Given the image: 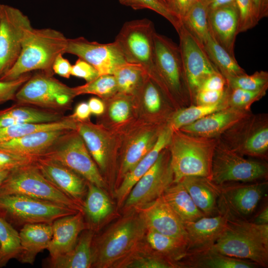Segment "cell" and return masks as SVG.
Here are the masks:
<instances>
[{
  "label": "cell",
  "instance_id": "63",
  "mask_svg": "<svg viewBox=\"0 0 268 268\" xmlns=\"http://www.w3.org/2000/svg\"><path fill=\"white\" fill-rule=\"evenodd\" d=\"M164 4H165L167 6L168 4V3L169 1V0H161ZM168 7V6H167Z\"/></svg>",
  "mask_w": 268,
  "mask_h": 268
},
{
  "label": "cell",
  "instance_id": "44",
  "mask_svg": "<svg viewBox=\"0 0 268 268\" xmlns=\"http://www.w3.org/2000/svg\"><path fill=\"white\" fill-rule=\"evenodd\" d=\"M227 86L249 91H260L268 89V72L257 71L251 75L247 73L226 79Z\"/></svg>",
  "mask_w": 268,
  "mask_h": 268
},
{
  "label": "cell",
  "instance_id": "43",
  "mask_svg": "<svg viewBox=\"0 0 268 268\" xmlns=\"http://www.w3.org/2000/svg\"><path fill=\"white\" fill-rule=\"evenodd\" d=\"M267 91H249L232 88L227 86L225 98L228 107L244 111H251L252 104L265 96Z\"/></svg>",
  "mask_w": 268,
  "mask_h": 268
},
{
  "label": "cell",
  "instance_id": "8",
  "mask_svg": "<svg viewBox=\"0 0 268 268\" xmlns=\"http://www.w3.org/2000/svg\"><path fill=\"white\" fill-rule=\"evenodd\" d=\"M217 138L237 153L266 161L268 155V115L252 113Z\"/></svg>",
  "mask_w": 268,
  "mask_h": 268
},
{
  "label": "cell",
  "instance_id": "16",
  "mask_svg": "<svg viewBox=\"0 0 268 268\" xmlns=\"http://www.w3.org/2000/svg\"><path fill=\"white\" fill-rule=\"evenodd\" d=\"M177 33L191 105H194L196 95L202 83L209 76L219 71L208 59L201 44L182 24Z\"/></svg>",
  "mask_w": 268,
  "mask_h": 268
},
{
  "label": "cell",
  "instance_id": "50",
  "mask_svg": "<svg viewBox=\"0 0 268 268\" xmlns=\"http://www.w3.org/2000/svg\"><path fill=\"white\" fill-rule=\"evenodd\" d=\"M37 158L0 151V170L11 171L33 164Z\"/></svg>",
  "mask_w": 268,
  "mask_h": 268
},
{
  "label": "cell",
  "instance_id": "34",
  "mask_svg": "<svg viewBox=\"0 0 268 268\" xmlns=\"http://www.w3.org/2000/svg\"><path fill=\"white\" fill-rule=\"evenodd\" d=\"M77 121L70 117L54 122L21 124L0 128V142L19 138L33 133L57 130H76Z\"/></svg>",
  "mask_w": 268,
  "mask_h": 268
},
{
  "label": "cell",
  "instance_id": "19",
  "mask_svg": "<svg viewBox=\"0 0 268 268\" xmlns=\"http://www.w3.org/2000/svg\"><path fill=\"white\" fill-rule=\"evenodd\" d=\"M35 164L50 183L82 206V199L87 191V183L84 178L48 157L38 158Z\"/></svg>",
  "mask_w": 268,
  "mask_h": 268
},
{
  "label": "cell",
  "instance_id": "52",
  "mask_svg": "<svg viewBox=\"0 0 268 268\" xmlns=\"http://www.w3.org/2000/svg\"><path fill=\"white\" fill-rule=\"evenodd\" d=\"M71 75L83 78L88 82L99 75L92 66L85 61L78 58L75 64L72 65Z\"/></svg>",
  "mask_w": 268,
  "mask_h": 268
},
{
  "label": "cell",
  "instance_id": "46",
  "mask_svg": "<svg viewBox=\"0 0 268 268\" xmlns=\"http://www.w3.org/2000/svg\"><path fill=\"white\" fill-rule=\"evenodd\" d=\"M119 266L126 268H175V264L165 256L154 251L150 254H134Z\"/></svg>",
  "mask_w": 268,
  "mask_h": 268
},
{
  "label": "cell",
  "instance_id": "53",
  "mask_svg": "<svg viewBox=\"0 0 268 268\" xmlns=\"http://www.w3.org/2000/svg\"><path fill=\"white\" fill-rule=\"evenodd\" d=\"M226 89L223 91L199 90L196 95L194 105H209L216 104L224 98Z\"/></svg>",
  "mask_w": 268,
  "mask_h": 268
},
{
  "label": "cell",
  "instance_id": "7",
  "mask_svg": "<svg viewBox=\"0 0 268 268\" xmlns=\"http://www.w3.org/2000/svg\"><path fill=\"white\" fill-rule=\"evenodd\" d=\"M156 69L167 96L191 105L180 48L170 39L156 32L154 35Z\"/></svg>",
  "mask_w": 268,
  "mask_h": 268
},
{
  "label": "cell",
  "instance_id": "64",
  "mask_svg": "<svg viewBox=\"0 0 268 268\" xmlns=\"http://www.w3.org/2000/svg\"><path fill=\"white\" fill-rule=\"evenodd\" d=\"M2 5H3L2 4H0V18L1 13L2 11Z\"/></svg>",
  "mask_w": 268,
  "mask_h": 268
},
{
  "label": "cell",
  "instance_id": "1",
  "mask_svg": "<svg viewBox=\"0 0 268 268\" xmlns=\"http://www.w3.org/2000/svg\"><path fill=\"white\" fill-rule=\"evenodd\" d=\"M67 39L57 30L33 27L26 35L17 61L0 80H14L37 70L53 72L54 62L59 55L65 53Z\"/></svg>",
  "mask_w": 268,
  "mask_h": 268
},
{
  "label": "cell",
  "instance_id": "2",
  "mask_svg": "<svg viewBox=\"0 0 268 268\" xmlns=\"http://www.w3.org/2000/svg\"><path fill=\"white\" fill-rule=\"evenodd\" d=\"M211 249L229 257L268 266V224L249 220L227 219L226 225Z\"/></svg>",
  "mask_w": 268,
  "mask_h": 268
},
{
  "label": "cell",
  "instance_id": "20",
  "mask_svg": "<svg viewBox=\"0 0 268 268\" xmlns=\"http://www.w3.org/2000/svg\"><path fill=\"white\" fill-rule=\"evenodd\" d=\"M252 113L227 107L212 113L180 129L182 132L197 136L218 138L241 120Z\"/></svg>",
  "mask_w": 268,
  "mask_h": 268
},
{
  "label": "cell",
  "instance_id": "25",
  "mask_svg": "<svg viewBox=\"0 0 268 268\" xmlns=\"http://www.w3.org/2000/svg\"><path fill=\"white\" fill-rule=\"evenodd\" d=\"M173 130L167 125L160 131L157 139L152 148L130 172L115 191L118 203L124 202L133 186L137 181L153 166L161 152L170 144Z\"/></svg>",
  "mask_w": 268,
  "mask_h": 268
},
{
  "label": "cell",
  "instance_id": "36",
  "mask_svg": "<svg viewBox=\"0 0 268 268\" xmlns=\"http://www.w3.org/2000/svg\"><path fill=\"white\" fill-rule=\"evenodd\" d=\"M113 75L116 79L118 93L127 95L139 92L149 77L142 66L129 63L118 67Z\"/></svg>",
  "mask_w": 268,
  "mask_h": 268
},
{
  "label": "cell",
  "instance_id": "4",
  "mask_svg": "<svg viewBox=\"0 0 268 268\" xmlns=\"http://www.w3.org/2000/svg\"><path fill=\"white\" fill-rule=\"evenodd\" d=\"M146 229L138 214H131L119 220L95 243L92 242V266L100 268L116 266L134 252Z\"/></svg>",
  "mask_w": 268,
  "mask_h": 268
},
{
  "label": "cell",
  "instance_id": "35",
  "mask_svg": "<svg viewBox=\"0 0 268 268\" xmlns=\"http://www.w3.org/2000/svg\"><path fill=\"white\" fill-rule=\"evenodd\" d=\"M146 231V241L150 248L169 259L175 266V263L187 253L186 240L150 229H147Z\"/></svg>",
  "mask_w": 268,
  "mask_h": 268
},
{
  "label": "cell",
  "instance_id": "6",
  "mask_svg": "<svg viewBox=\"0 0 268 268\" xmlns=\"http://www.w3.org/2000/svg\"><path fill=\"white\" fill-rule=\"evenodd\" d=\"M79 211L53 202L18 194L0 195V217L12 226L52 223Z\"/></svg>",
  "mask_w": 268,
  "mask_h": 268
},
{
  "label": "cell",
  "instance_id": "22",
  "mask_svg": "<svg viewBox=\"0 0 268 268\" xmlns=\"http://www.w3.org/2000/svg\"><path fill=\"white\" fill-rule=\"evenodd\" d=\"M69 131L57 130L30 134L0 142V151L39 158L44 155Z\"/></svg>",
  "mask_w": 268,
  "mask_h": 268
},
{
  "label": "cell",
  "instance_id": "3",
  "mask_svg": "<svg viewBox=\"0 0 268 268\" xmlns=\"http://www.w3.org/2000/svg\"><path fill=\"white\" fill-rule=\"evenodd\" d=\"M217 141V138L197 136L180 130L173 131L168 148L174 183H178L183 178L189 176L208 178Z\"/></svg>",
  "mask_w": 268,
  "mask_h": 268
},
{
  "label": "cell",
  "instance_id": "27",
  "mask_svg": "<svg viewBox=\"0 0 268 268\" xmlns=\"http://www.w3.org/2000/svg\"><path fill=\"white\" fill-rule=\"evenodd\" d=\"M180 182L205 216L218 214L217 201L219 190L218 185L212 183L207 178L199 176L186 177Z\"/></svg>",
  "mask_w": 268,
  "mask_h": 268
},
{
  "label": "cell",
  "instance_id": "39",
  "mask_svg": "<svg viewBox=\"0 0 268 268\" xmlns=\"http://www.w3.org/2000/svg\"><path fill=\"white\" fill-rule=\"evenodd\" d=\"M227 107L225 95L222 100L214 104L191 105L176 110L169 118L167 125L173 131L179 130L212 113Z\"/></svg>",
  "mask_w": 268,
  "mask_h": 268
},
{
  "label": "cell",
  "instance_id": "37",
  "mask_svg": "<svg viewBox=\"0 0 268 268\" xmlns=\"http://www.w3.org/2000/svg\"><path fill=\"white\" fill-rule=\"evenodd\" d=\"M87 191L82 209L90 221L98 224L112 211L111 201L101 188L87 182Z\"/></svg>",
  "mask_w": 268,
  "mask_h": 268
},
{
  "label": "cell",
  "instance_id": "51",
  "mask_svg": "<svg viewBox=\"0 0 268 268\" xmlns=\"http://www.w3.org/2000/svg\"><path fill=\"white\" fill-rule=\"evenodd\" d=\"M30 76L29 73H26L12 80H0V104L14 100L17 92Z\"/></svg>",
  "mask_w": 268,
  "mask_h": 268
},
{
  "label": "cell",
  "instance_id": "11",
  "mask_svg": "<svg viewBox=\"0 0 268 268\" xmlns=\"http://www.w3.org/2000/svg\"><path fill=\"white\" fill-rule=\"evenodd\" d=\"M52 73L42 71L30 76L18 90L14 100L18 104L49 109L66 107L75 97L73 87L54 78Z\"/></svg>",
  "mask_w": 268,
  "mask_h": 268
},
{
  "label": "cell",
  "instance_id": "26",
  "mask_svg": "<svg viewBox=\"0 0 268 268\" xmlns=\"http://www.w3.org/2000/svg\"><path fill=\"white\" fill-rule=\"evenodd\" d=\"M19 235L21 250L17 259L23 264H33L38 254L47 249L52 238V223L26 224Z\"/></svg>",
  "mask_w": 268,
  "mask_h": 268
},
{
  "label": "cell",
  "instance_id": "21",
  "mask_svg": "<svg viewBox=\"0 0 268 268\" xmlns=\"http://www.w3.org/2000/svg\"><path fill=\"white\" fill-rule=\"evenodd\" d=\"M227 218L218 214L203 216L198 220L184 223L187 233V253L209 250L224 229Z\"/></svg>",
  "mask_w": 268,
  "mask_h": 268
},
{
  "label": "cell",
  "instance_id": "57",
  "mask_svg": "<svg viewBox=\"0 0 268 268\" xmlns=\"http://www.w3.org/2000/svg\"><path fill=\"white\" fill-rule=\"evenodd\" d=\"M90 114L88 103L81 102L76 106L73 114L70 117L76 121H84L89 118Z\"/></svg>",
  "mask_w": 268,
  "mask_h": 268
},
{
  "label": "cell",
  "instance_id": "49",
  "mask_svg": "<svg viewBox=\"0 0 268 268\" xmlns=\"http://www.w3.org/2000/svg\"><path fill=\"white\" fill-rule=\"evenodd\" d=\"M118 93V96L110 105L109 114L113 121L116 123H122L130 116L131 105L127 98V95Z\"/></svg>",
  "mask_w": 268,
  "mask_h": 268
},
{
  "label": "cell",
  "instance_id": "10",
  "mask_svg": "<svg viewBox=\"0 0 268 268\" xmlns=\"http://www.w3.org/2000/svg\"><path fill=\"white\" fill-rule=\"evenodd\" d=\"M268 176V166L265 161L247 159L228 148L218 140L208 178L212 183L221 185L253 182L266 180Z\"/></svg>",
  "mask_w": 268,
  "mask_h": 268
},
{
  "label": "cell",
  "instance_id": "33",
  "mask_svg": "<svg viewBox=\"0 0 268 268\" xmlns=\"http://www.w3.org/2000/svg\"><path fill=\"white\" fill-rule=\"evenodd\" d=\"M77 122L76 131L80 135L93 159L102 170H105L108 155V145L105 135L95 125Z\"/></svg>",
  "mask_w": 268,
  "mask_h": 268
},
{
  "label": "cell",
  "instance_id": "40",
  "mask_svg": "<svg viewBox=\"0 0 268 268\" xmlns=\"http://www.w3.org/2000/svg\"><path fill=\"white\" fill-rule=\"evenodd\" d=\"M181 22L186 29L202 45L209 32L208 11L203 4L198 0Z\"/></svg>",
  "mask_w": 268,
  "mask_h": 268
},
{
  "label": "cell",
  "instance_id": "38",
  "mask_svg": "<svg viewBox=\"0 0 268 268\" xmlns=\"http://www.w3.org/2000/svg\"><path fill=\"white\" fill-rule=\"evenodd\" d=\"M160 131L144 132L132 141L127 149L121 166L120 173L123 176L131 171L152 148Z\"/></svg>",
  "mask_w": 268,
  "mask_h": 268
},
{
  "label": "cell",
  "instance_id": "59",
  "mask_svg": "<svg viewBox=\"0 0 268 268\" xmlns=\"http://www.w3.org/2000/svg\"><path fill=\"white\" fill-rule=\"evenodd\" d=\"M259 20L268 16V0H252Z\"/></svg>",
  "mask_w": 268,
  "mask_h": 268
},
{
  "label": "cell",
  "instance_id": "55",
  "mask_svg": "<svg viewBox=\"0 0 268 268\" xmlns=\"http://www.w3.org/2000/svg\"><path fill=\"white\" fill-rule=\"evenodd\" d=\"M198 0H169V9L181 21Z\"/></svg>",
  "mask_w": 268,
  "mask_h": 268
},
{
  "label": "cell",
  "instance_id": "47",
  "mask_svg": "<svg viewBox=\"0 0 268 268\" xmlns=\"http://www.w3.org/2000/svg\"><path fill=\"white\" fill-rule=\"evenodd\" d=\"M141 91L147 110L152 114L160 112L164 104L163 96L165 94L161 88L149 77Z\"/></svg>",
  "mask_w": 268,
  "mask_h": 268
},
{
  "label": "cell",
  "instance_id": "17",
  "mask_svg": "<svg viewBox=\"0 0 268 268\" xmlns=\"http://www.w3.org/2000/svg\"><path fill=\"white\" fill-rule=\"evenodd\" d=\"M65 53L75 55L88 62L99 75L113 74L118 67L127 63L115 41L102 44L82 37L68 39Z\"/></svg>",
  "mask_w": 268,
  "mask_h": 268
},
{
  "label": "cell",
  "instance_id": "54",
  "mask_svg": "<svg viewBox=\"0 0 268 268\" xmlns=\"http://www.w3.org/2000/svg\"><path fill=\"white\" fill-rule=\"evenodd\" d=\"M227 88L226 78L219 72H217L207 77L202 83L199 90L203 89L223 91Z\"/></svg>",
  "mask_w": 268,
  "mask_h": 268
},
{
  "label": "cell",
  "instance_id": "61",
  "mask_svg": "<svg viewBox=\"0 0 268 268\" xmlns=\"http://www.w3.org/2000/svg\"><path fill=\"white\" fill-rule=\"evenodd\" d=\"M252 222L259 225L268 224V207L266 206L256 216Z\"/></svg>",
  "mask_w": 268,
  "mask_h": 268
},
{
  "label": "cell",
  "instance_id": "23",
  "mask_svg": "<svg viewBox=\"0 0 268 268\" xmlns=\"http://www.w3.org/2000/svg\"><path fill=\"white\" fill-rule=\"evenodd\" d=\"M83 214L82 211H79L53 222L52 238L47 248L50 258L64 254L73 248L79 234L87 228Z\"/></svg>",
  "mask_w": 268,
  "mask_h": 268
},
{
  "label": "cell",
  "instance_id": "31",
  "mask_svg": "<svg viewBox=\"0 0 268 268\" xmlns=\"http://www.w3.org/2000/svg\"><path fill=\"white\" fill-rule=\"evenodd\" d=\"M162 196L184 223L205 216L180 182L171 184Z\"/></svg>",
  "mask_w": 268,
  "mask_h": 268
},
{
  "label": "cell",
  "instance_id": "30",
  "mask_svg": "<svg viewBox=\"0 0 268 268\" xmlns=\"http://www.w3.org/2000/svg\"><path fill=\"white\" fill-rule=\"evenodd\" d=\"M64 118L57 111L43 110L16 104L0 110V128L26 123H47Z\"/></svg>",
  "mask_w": 268,
  "mask_h": 268
},
{
  "label": "cell",
  "instance_id": "24",
  "mask_svg": "<svg viewBox=\"0 0 268 268\" xmlns=\"http://www.w3.org/2000/svg\"><path fill=\"white\" fill-rule=\"evenodd\" d=\"M208 22L210 31L217 42L235 57L234 46L239 24L236 3L208 12Z\"/></svg>",
  "mask_w": 268,
  "mask_h": 268
},
{
  "label": "cell",
  "instance_id": "48",
  "mask_svg": "<svg viewBox=\"0 0 268 268\" xmlns=\"http://www.w3.org/2000/svg\"><path fill=\"white\" fill-rule=\"evenodd\" d=\"M238 11V34L251 29L260 21L252 0H236Z\"/></svg>",
  "mask_w": 268,
  "mask_h": 268
},
{
  "label": "cell",
  "instance_id": "13",
  "mask_svg": "<svg viewBox=\"0 0 268 268\" xmlns=\"http://www.w3.org/2000/svg\"><path fill=\"white\" fill-rule=\"evenodd\" d=\"M268 185L266 180L218 185V214L225 216L227 219L249 220L266 195Z\"/></svg>",
  "mask_w": 268,
  "mask_h": 268
},
{
  "label": "cell",
  "instance_id": "9",
  "mask_svg": "<svg viewBox=\"0 0 268 268\" xmlns=\"http://www.w3.org/2000/svg\"><path fill=\"white\" fill-rule=\"evenodd\" d=\"M9 194L26 196L83 211L81 205L59 191L44 177L35 163L9 172L0 186V195Z\"/></svg>",
  "mask_w": 268,
  "mask_h": 268
},
{
  "label": "cell",
  "instance_id": "45",
  "mask_svg": "<svg viewBox=\"0 0 268 268\" xmlns=\"http://www.w3.org/2000/svg\"><path fill=\"white\" fill-rule=\"evenodd\" d=\"M123 5L136 9H149L166 18L175 28L177 32L182 25L181 21L161 0H119Z\"/></svg>",
  "mask_w": 268,
  "mask_h": 268
},
{
  "label": "cell",
  "instance_id": "5",
  "mask_svg": "<svg viewBox=\"0 0 268 268\" xmlns=\"http://www.w3.org/2000/svg\"><path fill=\"white\" fill-rule=\"evenodd\" d=\"M155 32L154 24L149 19L134 20L124 24L114 41L127 63L142 66L149 77L162 88L154 64Z\"/></svg>",
  "mask_w": 268,
  "mask_h": 268
},
{
  "label": "cell",
  "instance_id": "28",
  "mask_svg": "<svg viewBox=\"0 0 268 268\" xmlns=\"http://www.w3.org/2000/svg\"><path fill=\"white\" fill-rule=\"evenodd\" d=\"M175 264L177 268H256L259 267L250 260L225 256L211 249L197 253H186Z\"/></svg>",
  "mask_w": 268,
  "mask_h": 268
},
{
  "label": "cell",
  "instance_id": "41",
  "mask_svg": "<svg viewBox=\"0 0 268 268\" xmlns=\"http://www.w3.org/2000/svg\"><path fill=\"white\" fill-rule=\"evenodd\" d=\"M20 250L19 233L0 217V268L5 266L11 259H17Z\"/></svg>",
  "mask_w": 268,
  "mask_h": 268
},
{
  "label": "cell",
  "instance_id": "32",
  "mask_svg": "<svg viewBox=\"0 0 268 268\" xmlns=\"http://www.w3.org/2000/svg\"><path fill=\"white\" fill-rule=\"evenodd\" d=\"M201 46L210 62L226 79L246 73L238 64L235 58L217 42L210 30Z\"/></svg>",
  "mask_w": 268,
  "mask_h": 268
},
{
  "label": "cell",
  "instance_id": "18",
  "mask_svg": "<svg viewBox=\"0 0 268 268\" xmlns=\"http://www.w3.org/2000/svg\"><path fill=\"white\" fill-rule=\"evenodd\" d=\"M134 209L144 221L147 229L182 239L187 242L184 223L162 195Z\"/></svg>",
  "mask_w": 268,
  "mask_h": 268
},
{
  "label": "cell",
  "instance_id": "12",
  "mask_svg": "<svg viewBox=\"0 0 268 268\" xmlns=\"http://www.w3.org/2000/svg\"><path fill=\"white\" fill-rule=\"evenodd\" d=\"M43 156L59 162L99 188L105 185L95 163L76 130L68 132Z\"/></svg>",
  "mask_w": 268,
  "mask_h": 268
},
{
  "label": "cell",
  "instance_id": "58",
  "mask_svg": "<svg viewBox=\"0 0 268 268\" xmlns=\"http://www.w3.org/2000/svg\"><path fill=\"white\" fill-rule=\"evenodd\" d=\"M208 12L226 5L234 4L236 0H200Z\"/></svg>",
  "mask_w": 268,
  "mask_h": 268
},
{
  "label": "cell",
  "instance_id": "62",
  "mask_svg": "<svg viewBox=\"0 0 268 268\" xmlns=\"http://www.w3.org/2000/svg\"><path fill=\"white\" fill-rule=\"evenodd\" d=\"M10 171L0 170V186Z\"/></svg>",
  "mask_w": 268,
  "mask_h": 268
},
{
  "label": "cell",
  "instance_id": "15",
  "mask_svg": "<svg viewBox=\"0 0 268 268\" xmlns=\"http://www.w3.org/2000/svg\"><path fill=\"white\" fill-rule=\"evenodd\" d=\"M174 183L168 148L160 154L153 166L133 186L124 204L125 209L134 208L161 196Z\"/></svg>",
  "mask_w": 268,
  "mask_h": 268
},
{
  "label": "cell",
  "instance_id": "14",
  "mask_svg": "<svg viewBox=\"0 0 268 268\" xmlns=\"http://www.w3.org/2000/svg\"><path fill=\"white\" fill-rule=\"evenodd\" d=\"M32 28L29 18L20 10L3 4L0 18V78L17 61Z\"/></svg>",
  "mask_w": 268,
  "mask_h": 268
},
{
  "label": "cell",
  "instance_id": "56",
  "mask_svg": "<svg viewBox=\"0 0 268 268\" xmlns=\"http://www.w3.org/2000/svg\"><path fill=\"white\" fill-rule=\"evenodd\" d=\"M72 65L69 62L63 57V54L59 55L55 60L52 66L53 72L64 78H68L71 75Z\"/></svg>",
  "mask_w": 268,
  "mask_h": 268
},
{
  "label": "cell",
  "instance_id": "42",
  "mask_svg": "<svg viewBox=\"0 0 268 268\" xmlns=\"http://www.w3.org/2000/svg\"><path fill=\"white\" fill-rule=\"evenodd\" d=\"M75 96L82 94H94L100 97L107 98L118 93L116 79L113 74L99 75L85 84L73 87Z\"/></svg>",
  "mask_w": 268,
  "mask_h": 268
},
{
  "label": "cell",
  "instance_id": "60",
  "mask_svg": "<svg viewBox=\"0 0 268 268\" xmlns=\"http://www.w3.org/2000/svg\"><path fill=\"white\" fill-rule=\"evenodd\" d=\"M87 103L91 114L99 115L104 112L105 110L104 104L99 98L92 97L89 99Z\"/></svg>",
  "mask_w": 268,
  "mask_h": 268
},
{
  "label": "cell",
  "instance_id": "29",
  "mask_svg": "<svg viewBox=\"0 0 268 268\" xmlns=\"http://www.w3.org/2000/svg\"><path fill=\"white\" fill-rule=\"evenodd\" d=\"M94 232L86 230L70 251L50 258L49 266L54 268H89L92 265V245Z\"/></svg>",
  "mask_w": 268,
  "mask_h": 268
}]
</instances>
